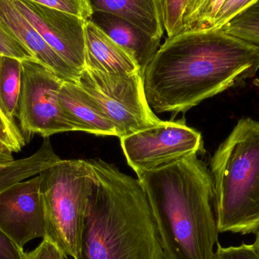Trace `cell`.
<instances>
[{
    "instance_id": "obj_14",
    "label": "cell",
    "mask_w": 259,
    "mask_h": 259,
    "mask_svg": "<svg viewBox=\"0 0 259 259\" xmlns=\"http://www.w3.org/2000/svg\"><path fill=\"white\" fill-rule=\"evenodd\" d=\"M61 160L52 146L50 137L44 138L39 150L30 157L0 164V192L17 183L36 176ZM25 254L0 232V259H25Z\"/></svg>"
},
{
    "instance_id": "obj_18",
    "label": "cell",
    "mask_w": 259,
    "mask_h": 259,
    "mask_svg": "<svg viewBox=\"0 0 259 259\" xmlns=\"http://www.w3.org/2000/svg\"><path fill=\"white\" fill-rule=\"evenodd\" d=\"M222 29L228 34L259 48V0L236 15Z\"/></svg>"
},
{
    "instance_id": "obj_26",
    "label": "cell",
    "mask_w": 259,
    "mask_h": 259,
    "mask_svg": "<svg viewBox=\"0 0 259 259\" xmlns=\"http://www.w3.org/2000/svg\"><path fill=\"white\" fill-rule=\"evenodd\" d=\"M25 259H67V256L55 243L44 238L37 247L26 252Z\"/></svg>"
},
{
    "instance_id": "obj_25",
    "label": "cell",
    "mask_w": 259,
    "mask_h": 259,
    "mask_svg": "<svg viewBox=\"0 0 259 259\" xmlns=\"http://www.w3.org/2000/svg\"><path fill=\"white\" fill-rule=\"evenodd\" d=\"M214 259H259V253L253 245L243 243L238 246L222 247L217 243Z\"/></svg>"
},
{
    "instance_id": "obj_11",
    "label": "cell",
    "mask_w": 259,
    "mask_h": 259,
    "mask_svg": "<svg viewBox=\"0 0 259 259\" xmlns=\"http://www.w3.org/2000/svg\"><path fill=\"white\" fill-rule=\"evenodd\" d=\"M0 20L41 65L62 80L78 83L80 73L70 66L42 37L15 6L13 0H0Z\"/></svg>"
},
{
    "instance_id": "obj_7",
    "label": "cell",
    "mask_w": 259,
    "mask_h": 259,
    "mask_svg": "<svg viewBox=\"0 0 259 259\" xmlns=\"http://www.w3.org/2000/svg\"><path fill=\"white\" fill-rule=\"evenodd\" d=\"M64 80L35 59L22 61L21 88L17 117L25 138L39 134L44 138L74 131L59 103Z\"/></svg>"
},
{
    "instance_id": "obj_6",
    "label": "cell",
    "mask_w": 259,
    "mask_h": 259,
    "mask_svg": "<svg viewBox=\"0 0 259 259\" xmlns=\"http://www.w3.org/2000/svg\"><path fill=\"white\" fill-rule=\"evenodd\" d=\"M77 84L98 103L119 138L161 122L148 104L140 72L105 74L85 68Z\"/></svg>"
},
{
    "instance_id": "obj_17",
    "label": "cell",
    "mask_w": 259,
    "mask_h": 259,
    "mask_svg": "<svg viewBox=\"0 0 259 259\" xmlns=\"http://www.w3.org/2000/svg\"><path fill=\"white\" fill-rule=\"evenodd\" d=\"M22 60L0 56V109L15 122L21 88Z\"/></svg>"
},
{
    "instance_id": "obj_13",
    "label": "cell",
    "mask_w": 259,
    "mask_h": 259,
    "mask_svg": "<svg viewBox=\"0 0 259 259\" xmlns=\"http://www.w3.org/2000/svg\"><path fill=\"white\" fill-rule=\"evenodd\" d=\"M89 21L134 58L143 77L161 47V39L153 37L132 23L106 12H93Z\"/></svg>"
},
{
    "instance_id": "obj_9",
    "label": "cell",
    "mask_w": 259,
    "mask_h": 259,
    "mask_svg": "<svg viewBox=\"0 0 259 259\" xmlns=\"http://www.w3.org/2000/svg\"><path fill=\"white\" fill-rule=\"evenodd\" d=\"M39 175L0 192V232L21 252L28 242L46 237Z\"/></svg>"
},
{
    "instance_id": "obj_23",
    "label": "cell",
    "mask_w": 259,
    "mask_h": 259,
    "mask_svg": "<svg viewBox=\"0 0 259 259\" xmlns=\"http://www.w3.org/2000/svg\"><path fill=\"white\" fill-rule=\"evenodd\" d=\"M0 140L13 152H18L26 145L25 138L15 122L10 121L0 109Z\"/></svg>"
},
{
    "instance_id": "obj_28",
    "label": "cell",
    "mask_w": 259,
    "mask_h": 259,
    "mask_svg": "<svg viewBox=\"0 0 259 259\" xmlns=\"http://www.w3.org/2000/svg\"><path fill=\"white\" fill-rule=\"evenodd\" d=\"M255 234H256V236H255V242H254L252 245H253L254 247H255V249H256L257 252L259 253V229L255 233Z\"/></svg>"
},
{
    "instance_id": "obj_16",
    "label": "cell",
    "mask_w": 259,
    "mask_h": 259,
    "mask_svg": "<svg viewBox=\"0 0 259 259\" xmlns=\"http://www.w3.org/2000/svg\"><path fill=\"white\" fill-rule=\"evenodd\" d=\"M93 12H102L120 17L153 37L164 33L159 0H88Z\"/></svg>"
},
{
    "instance_id": "obj_21",
    "label": "cell",
    "mask_w": 259,
    "mask_h": 259,
    "mask_svg": "<svg viewBox=\"0 0 259 259\" xmlns=\"http://www.w3.org/2000/svg\"><path fill=\"white\" fill-rule=\"evenodd\" d=\"M0 56H9L20 60L35 59L30 51L14 36L0 20ZM36 60V59H35Z\"/></svg>"
},
{
    "instance_id": "obj_3",
    "label": "cell",
    "mask_w": 259,
    "mask_h": 259,
    "mask_svg": "<svg viewBox=\"0 0 259 259\" xmlns=\"http://www.w3.org/2000/svg\"><path fill=\"white\" fill-rule=\"evenodd\" d=\"M137 178L147 196L164 259H214L219 233L213 211L214 184L198 154Z\"/></svg>"
},
{
    "instance_id": "obj_24",
    "label": "cell",
    "mask_w": 259,
    "mask_h": 259,
    "mask_svg": "<svg viewBox=\"0 0 259 259\" xmlns=\"http://www.w3.org/2000/svg\"><path fill=\"white\" fill-rule=\"evenodd\" d=\"M257 0H225L214 18L211 28L220 29L236 15Z\"/></svg>"
},
{
    "instance_id": "obj_2",
    "label": "cell",
    "mask_w": 259,
    "mask_h": 259,
    "mask_svg": "<svg viewBox=\"0 0 259 259\" xmlns=\"http://www.w3.org/2000/svg\"><path fill=\"white\" fill-rule=\"evenodd\" d=\"M89 161L93 182L76 259H164L140 181L102 159Z\"/></svg>"
},
{
    "instance_id": "obj_19",
    "label": "cell",
    "mask_w": 259,
    "mask_h": 259,
    "mask_svg": "<svg viewBox=\"0 0 259 259\" xmlns=\"http://www.w3.org/2000/svg\"><path fill=\"white\" fill-rule=\"evenodd\" d=\"M225 1L190 0L184 16V31L211 29Z\"/></svg>"
},
{
    "instance_id": "obj_1",
    "label": "cell",
    "mask_w": 259,
    "mask_h": 259,
    "mask_svg": "<svg viewBox=\"0 0 259 259\" xmlns=\"http://www.w3.org/2000/svg\"><path fill=\"white\" fill-rule=\"evenodd\" d=\"M259 48L223 29L184 31L167 37L148 65L145 94L155 113L186 112L252 78Z\"/></svg>"
},
{
    "instance_id": "obj_15",
    "label": "cell",
    "mask_w": 259,
    "mask_h": 259,
    "mask_svg": "<svg viewBox=\"0 0 259 259\" xmlns=\"http://www.w3.org/2000/svg\"><path fill=\"white\" fill-rule=\"evenodd\" d=\"M85 62L86 68L105 74L140 72L134 58L91 21L85 25Z\"/></svg>"
},
{
    "instance_id": "obj_5",
    "label": "cell",
    "mask_w": 259,
    "mask_h": 259,
    "mask_svg": "<svg viewBox=\"0 0 259 259\" xmlns=\"http://www.w3.org/2000/svg\"><path fill=\"white\" fill-rule=\"evenodd\" d=\"M46 237L66 256L77 258L93 182L89 160H61L39 174Z\"/></svg>"
},
{
    "instance_id": "obj_27",
    "label": "cell",
    "mask_w": 259,
    "mask_h": 259,
    "mask_svg": "<svg viewBox=\"0 0 259 259\" xmlns=\"http://www.w3.org/2000/svg\"><path fill=\"white\" fill-rule=\"evenodd\" d=\"M12 151L0 140V164L14 161Z\"/></svg>"
},
{
    "instance_id": "obj_10",
    "label": "cell",
    "mask_w": 259,
    "mask_h": 259,
    "mask_svg": "<svg viewBox=\"0 0 259 259\" xmlns=\"http://www.w3.org/2000/svg\"><path fill=\"white\" fill-rule=\"evenodd\" d=\"M46 42L76 71L86 68L85 25L88 21L71 14L28 0H13Z\"/></svg>"
},
{
    "instance_id": "obj_20",
    "label": "cell",
    "mask_w": 259,
    "mask_h": 259,
    "mask_svg": "<svg viewBox=\"0 0 259 259\" xmlns=\"http://www.w3.org/2000/svg\"><path fill=\"white\" fill-rule=\"evenodd\" d=\"M190 0H159L163 27L167 37L184 31V16Z\"/></svg>"
},
{
    "instance_id": "obj_4",
    "label": "cell",
    "mask_w": 259,
    "mask_h": 259,
    "mask_svg": "<svg viewBox=\"0 0 259 259\" xmlns=\"http://www.w3.org/2000/svg\"><path fill=\"white\" fill-rule=\"evenodd\" d=\"M219 232L259 229V122L242 118L211 160Z\"/></svg>"
},
{
    "instance_id": "obj_8",
    "label": "cell",
    "mask_w": 259,
    "mask_h": 259,
    "mask_svg": "<svg viewBox=\"0 0 259 259\" xmlns=\"http://www.w3.org/2000/svg\"><path fill=\"white\" fill-rule=\"evenodd\" d=\"M120 140L127 164L137 176L203 151L202 134L184 119L161 121Z\"/></svg>"
},
{
    "instance_id": "obj_12",
    "label": "cell",
    "mask_w": 259,
    "mask_h": 259,
    "mask_svg": "<svg viewBox=\"0 0 259 259\" xmlns=\"http://www.w3.org/2000/svg\"><path fill=\"white\" fill-rule=\"evenodd\" d=\"M58 98L62 112L74 131L117 137L115 127L103 109L77 83L64 80Z\"/></svg>"
},
{
    "instance_id": "obj_22",
    "label": "cell",
    "mask_w": 259,
    "mask_h": 259,
    "mask_svg": "<svg viewBox=\"0 0 259 259\" xmlns=\"http://www.w3.org/2000/svg\"><path fill=\"white\" fill-rule=\"evenodd\" d=\"M50 9L71 14L88 21L93 12L88 0H28Z\"/></svg>"
}]
</instances>
